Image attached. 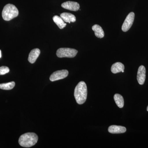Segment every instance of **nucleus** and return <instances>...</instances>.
<instances>
[{
  "instance_id": "obj_6",
  "label": "nucleus",
  "mask_w": 148,
  "mask_h": 148,
  "mask_svg": "<svg viewBox=\"0 0 148 148\" xmlns=\"http://www.w3.org/2000/svg\"><path fill=\"white\" fill-rule=\"evenodd\" d=\"M69 73V71L66 70L56 71L51 75L49 79L51 82L63 79L68 76Z\"/></svg>"
},
{
  "instance_id": "obj_14",
  "label": "nucleus",
  "mask_w": 148,
  "mask_h": 148,
  "mask_svg": "<svg viewBox=\"0 0 148 148\" xmlns=\"http://www.w3.org/2000/svg\"><path fill=\"white\" fill-rule=\"evenodd\" d=\"M53 19L54 23L58 26L59 29H62L66 27V23L60 16L55 15L53 16Z\"/></svg>"
},
{
  "instance_id": "obj_10",
  "label": "nucleus",
  "mask_w": 148,
  "mask_h": 148,
  "mask_svg": "<svg viewBox=\"0 0 148 148\" xmlns=\"http://www.w3.org/2000/svg\"><path fill=\"white\" fill-rule=\"evenodd\" d=\"M40 51L38 48L34 49L29 53L28 61L31 64H34L39 56Z\"/></svg>"
},
{
  "instance_id": "obj_3",
  "label": "nucleus",
  "mask_w": 148,
  "mask_h": 148,
  "mask_svg": "<svg viewBox=\"0 0 148 148\" xmlns=\"http://www.w3.org/2000/svg\"><path fill=\"white\" fill-rule=\"evenodd\" d=\"M18 11L15 5L8 4L5 6L2 13L3 19L6 21H10L18 16Z\"/></svg>"
},
{
  "instance_id": "obj_9",
  "label": "nucleus",
  "mask_w": 148,
  "mask_h": 148,
  "mask_svg": "<svg viewBox=\"0 0 148 148\" xmlns=\"http://www.w3.org/2000/svg\"><path fill=\"white\" fill-rule=\"evenodd\" d=\"M126 129L123 126L119 125H111L108 128V131L112 134H120L126 132Z\"/></svg>"
},
{
  "instance_id": "obj_15",
  "label": "nucleus",
  "mask_w": 148,
  "mask_h": 148,
  "mask_svg": "<svg viewBox=\"0 0 148 148\" xmlns=\"http://www.w3.org/2000/svg\"><path fill=\"white\" fill-rule=\"evenodd\" d=\"M114 100L119 108H122L124 106V101L123 97L119 94H115L114 95Z\"/></svg>"
},
{
  "instance_id": "obj_17",
  "label": "nucleus",
  "mask_w": 148,
  "mask_h": 148,
  "mask_svg": "<svg viewBox=\"0 0 148 148\" xmlns=\"http://www.w3.org/2000/svg\"><path fill=\"white\" fill-rule=\"evenodd\" d=\"M10 72V69L7 66H3L0 67V75H4Z\"/></svg>"
},
{
  "instance_id": "obj_5",
  "label": "nucleus",
  "mask_w": 148,
  "mask_h": 148,
  "mask_svg": "<svg viewBox=\"0 0 148 148\" xmlns=\"http://www.w3.org/2000/svg\"><path fill=\"white\" fill-rule=\"evenodd\" d=\"M135 18V13L130 12L127 15L122 26V30L123 32H127L130 29L133 24Z\"/></svg>"
},
{
  "instance_id": "obj_4",
  "label": "nucleus",
  "mask_w": 148,
  "mask_h": 148,
  "mask_svg": "<svg viewBox=\"0 0 148 148\" xmlns=\"http://www.w3.org/2000/svg\"><path fill=\"white\" fill-rule=\"evenodd\" d=\"M78 53L77 50L69 48H61L56 51V55L59 58H74Z\"/></svg>"
},
{
  "instance_id": "obj_18",
  "label": "nucleus",
  "mask_w": 148,
  "mask_h": 148,
  "mask_svg": "<svg viewBox=\"0 0 148 148\" xmlns=\"http://www.w3.org/2000/svg\"><path fill=\"white\" fill-rule=\"evenodd\" d=\"M1 57V50H0V58Z\"/></svg>"
},
{
  "instance_id": "obj_13",
  "label": "nucleus",
  "mask_w": 148,
  "mask_h": 148,
  "mask_svg": "<svg viewBox=\"0 0 148 148\" xmlns=\"http://www.w3.org/2000/svg\"><path fill=\"white\" fill-rule=\"evenodd\" d=\"M92 30L95 33V36L97 38H102L104 37L105 34L103 29L101 26L98 24H95L93 25L92 27Z\"/></svg>"
},
{
  "instance_id": "obj_2",
  "label": "nucleus",
  "mask_w": 148,
  "mask_h": 148,
  "mask_svg": "<svg viewBox=\"0 0 148 148\" xmlns=\"http://www.w3.org/2000/svg\"><path fill=\"white\" fill-rule=\"evenodd\" d=\"M38 135L34 132H27L21 135L18 139V143L24 147H31L35 145L38 141Z\"/></svg>"
},
{
  "instance_id": "obj_19",
  "label": "nucleus",
  "mask_w": 148,
  "mask_h": 148,
  "mask_svg": "<svg viewBox=\"0 0 148 148\" xmlns=\"http://www.w3.org/2000/svg\"><path fill=\"white\" fill-rule=\"evenodd\" d=\"M147 111L148 112V106H147Z\"/></svg>"
},
{
  "instance_id": "obj_7",
  "label": "nucleus",
  "mask_w": 148,
  "mask_h": 148,
  "mask_svg": "<svg viewBox=\"0 0 148 148\" xmlns=\"http://www.w3.org/2000/svg\"><path fill=\"white\" fill-rule=\"evenodd\" d=\"M62 8L66 9L73 11H77L79 9L80 5L78 3L76 2L68 1L61 4Z\"/></svg>"
},
{
  "instance_id": "obj_1",
  "label": "nucleus",
  "mask_w": 148,
  "mask_h": 148,
  "mask_svg": "<svg viewBox=\"0 0 148 148\" xmlns=\"http://www.w3.org/2000/svg\"><path fill=\"white\" fill-rule=\"evenodd\" d=\"M87 96L86 85L84 82H80L77 85L74 91V96L77 103L79 105L84 104L86 101Z\"/></svg>"
},
{
  "instance_id": "obj_16",
  "label": "nucleus",
  "mask_w": 148,
  "mask_h": 148,
  "mask_svg": "<svg viewBox=\"0 0 148 148\" xmlns=\"http://www.w3.org/2000/svg\"><path fill=\"white\" fill-rule=\"evenodd\" d=\"M15 85L14 82L7 83L1 84L0 88L3 90H10L13 89Z\"/></svg>"
},
{
  "instance_id": "obj_8",
  "label": "nucleus",
  "mask_w": 148,
  "mask_h": 148,
  "mask_svg": "<svg viewBox=\"0 0 148 148\" xmlns=\"http://www.w3.org/2000/svg\"><path fill=\"white\" fill-rule=\"evenodd\" d=\"M146 79V69L145 66H141L138 69L137 80L140 85H143Z\"/></svg>"
},
{
  "instance_id": "obj_11",
  "label": "nucleus",
  "mask_w": 148,
  "mask_h": 148,
  "mask_svg": "<svg viewBox=\"0 0 148 148\" xmlns=\"http://www.w3.org/2000/svg\"><path fill=\"white\" fill-rule=\"evenodd\" d=\"M60 17H61L65 22H68L70 23L71 22H75L76 20L75 16L74 14L67 12H64L60 14Z\"/></svg>"
},
{
  "instance_id": "obj_12",
  "label": "nucleus",
  "mask_w": 148,
  "mask_h": 148,
  "mask_svg": "<svg viewBox=\"0 0 148 148\" xmlns=\"http://www.w3.org/2000/svg\"><path fill=\"white\" fill-rule=\"evenodd\" d=\"M125 67L124 65L120 62H116L111 67V72L114 74H116L120 72L124 73Z\"/></svg>"
}]
</instances>
